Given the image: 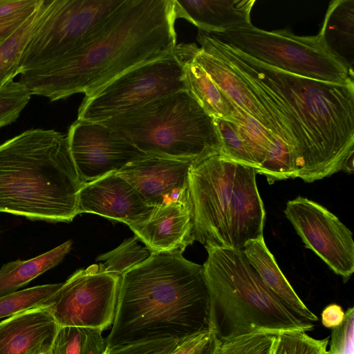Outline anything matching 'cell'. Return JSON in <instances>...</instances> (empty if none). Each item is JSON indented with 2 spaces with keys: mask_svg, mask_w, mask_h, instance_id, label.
Returning a JSON list of instances; mask_svg holds the SVG:
<instances>
[{
  "mask_svg": "<svg viewBox=\"0 0 354 354\" xmlns=\"http://www.w3.org/2000/svg\"><path fill=\"white\" fill-rule=\"evenodd\" d=\"M196 40L246 84L271 131L289 147L296 178L312 183L342 171L354 153V82L330 83L282 71L201 30Z\"/></svg>",
  "mask_w": 354,
  "mask_h": 354,
  "instance_id": "cell-1",
  "label": "cell"
},
{
  "mask_svg": "<svg viewBox=\"0 0 354 354\" xmlns=\"http://www.w3.org/2000/svg\"><path fill=\"white\" fill-rule=\"evenodd\" d=\"M173 0H124L69 53L41 69L20 74L31 95L53 102L91 97L139 65L173 53Z\"/></svg>",
  "mask_w": 354,
  "mask_h": 354,
  "instance_id": "cell-2",
  "label": "cell"
},
{
  "mask_svg": "<svg viewBox=\"0 0 354 354\" xmlns=\"http://www.w3.org/2000/svg\"><path fill=\"white\" fill-rule=\"evenodd\" d=\"M203 266L183 252L151 253L120 277L106 349L144 340L184 339L209 330Z\"/></svg>",
  "mask_w": 354,
  "mask_h": 354,
  "instance_id": "cell-3",
  "label": "cell"
},
{
  "mask_svg": "<svg viewBox=\"0 0 354 354\" xmlns=\"http://www.w3.org/2000/svg\"><path fill=\"white\" fill-rule=\"evenodd\" d=\"M84 184L61 132L32 129L0 145V212L71 222Z\"/></svg>",
  "mask_w": 354,
  "mask_h": 354,
  "instance_id": "cell-4",
  "label": "cell"
},
{
  "mask_svg": "<svg viewBox=\"0 0 354 354\" xmlns=\"http://www.w3.org/2000/svg\"><path fill=\"white\" fill-rule=\"evenodd\" d=\"M209 330L218 341L250 333L314 328L292 313L264 284L242 250L205 248Z\"/></svg>",
  "mask_w": 354,
  "mask_h": 354,
  "instance_id": "cell-5",
  "label": "cell"
},
{
  "mask_svg": "<svg viewBox=\"0 0 354 354\" xmlns=\"http://www.w3.org/2000/svg\"><path fill=\"white\" fill-rule=\"evenodd\" d=\"M100 122L147 155L196 164L221 147L215 119L187 90Z\"/></svg>",
  "mask_w": 354,
  "mask_h": 354,
  "instance_id": "cell-6",
  "label": "cell"
},
{
  "mask_svg": "<svg viewBox=\"0 0 354 354\" xmlns=\"http://www.w3.org/2000/svg\"><path fill=\"white\" fill-rule=\"evenodd\" d=\"M212 35L282 71L330 83L354 82V75L330 50L319 34L298 36L288 28L266 31L250 24Z\"/></svg>",
  "mask_w": 354,
  "mask_h": 354,
  "instance_id": "cell-7",
  "label": "cell"
},
{
  "mask_svg": "<svg viewBox=\"0 0 354 354\" xmlns=\"http://www.w3.org/2000/svg\"><path fill=\"white\" fill-rule=\"evenodd\" d=\"M183 90V62L175 50L124 72L84 97L77 120L101 122Z\"/></svg>",
  "mask_w": 354,
  "mask_h": 354,
  "instance_id": "cell-8",
  "label": "cell"
},
{
  "mask_svg": "<svg viewBox=\"0 0 354 354\" xmlns=\"http://www.w3.org/2000/svg\"><path fill=\"white\" fill-rule=\"evenodd\" d=\"M124 0H50L28 42L19 73L41 69L77 48Z\"/></svg>",
  "mask_w": 354,
  "mask_h": 354,
  "instance_id": "cell-9",
  "label": "cell"
},
{
  "mask_svg": "<svg viewBox=\"0 0 354 354\" xmlns=\"http://www.w3.org/2000/svg\"><path fill=\"white\" fill-rule=\"evenodd\" d=\"M238 163L219 153L193 164L188 196L194 241L205 248H230L228 218Z\"/></svg>",
  "mask_w": 354,
  "mask_h": 354,
  "instance_id": "cell-10",
  "label": "cell"
},
{
  "mask_svg": "<svg viewBox=\"0 0 354 354\" xmlns=\"http://www.w3.org/2000/svg\"><path fill=\"white\" fill-rule=\"evenodd\" d=\"M120 277L101 271L94 264L74 272L43 303L59 327L99 329L112 326L118 303Z\"/></svg>",
  "mask_w": 354,
  "mask_h": 354,
  "instance_id": "cell-11",
  "label": "cell"
},
{
  "mask_svg": "<svg viewBox=\"0 0 354 354\" xmlns=\"http://www.w3.org/2000/svg\"><path fill=\"white\" fill-rule=\"evenodd\" d=\"M284 214L305 247L313 251L344 281L354 272L351 231L328 209L298 196L286 203Z\"/></svg>",
  "mask_w": 354,
  "mask_h": 354,
  "instance_id": "cell-12",
  "label": "cell"
},
{
  "mask_svg": "<svg viewBox=\"0 0 354 354\" xmlns=\"http://www.w3.org/2000/svg\"><path fill=\"white\" fill-rule=\"evenodd\" d=\"M66 136L71 158L84 183L118 172L145 155L100 122L77 120Z\"/></svg>",
  "mask_w": 354,
  "mask_h": 354,
  "instance_id": "cell-13",
  "label": "cell"
},
{
  "mask_svg": "<svg viewBox=\"0 0 354 354\" xmlns=\"http://www.w3.org/2000/svg\"><path fill=\"white\" fill-rule=\"evenodd\" d=\"M189 161L145 154L116 172L127 180L147 205H168L188 196Z\"/></svg>",
  "mask_w": 354,
  "mask_h": 354,
  "instance_id": "cell-14",
  "label": "cell"
},
{
  "mask_svg": "<svg viewBox=\"0 0 354 354\" xmlns=\"http://www.w3.org/2000/svg\"><path fill=\"white\" fill-rule=\"evenodd\" d=\"M153 208L117 173L84 183L78 194V214H95L128 226L147 221Z\"/></svg>",
  "mask_w": 354,
  "mask_h": 354,
  "instance_id": "cell-15",
  "label": "cell"
},
{
  "mask_svg": "<svg viewBox=\"0 0 354 354\" xmlns=\"http://www.w3.org/2000/svg\"><path fill=\"white\" fill-rule=\"evenodd\" d=\"M129 227L151 253L183 252L194 241L189 196L154 207L147 221Z\"/></svg>",
  "mask_w": 354,
  "mask_h": 354,
  "instance_id": "cell-16",
  "label": "cell"
},
{
  "mask_svg": "<svg viewBox=\"0 0 354 354\" xmlns=\"http://www.w3.org/2000/svg\"><path fill=\"white\" fill-rule=\"evenodd\" d=\"M256 175L255 167L238 163L228 218L230 248L243 250L248 241L263 235L266 211Z\"/></svg>",
  "mask_w": 354,
  "mask_h": 354,
  "instance_id": "cell-17",
  "label": "cell"
},
{
  "mask_svg": "<svg viewBox=\"0 0 354 354\" xmlns=\"http://www.w3.org/2000/svg\"><path fill=\"white\" fill-rule=\"evenodd\" d=\"M59 326L45 307L0 322V354H48Z\"/></svg>",
  "mask_w": 354,
  "mask_h": 354,
  "instance_id": "cell-18",
  "label": "cell"
},
{
  "mask_svg": "<svg viewBox=\"0 0 354 354\" xmlns=\"http://www.w3.org/2000/svg\"><path fill=\"white\" fill-rule=\"evenodd\" d=\"M176 19H186L210 34L251 24L255 0H173Z\"/></svg>",
  "mask_w": 354,
  "mask_h": 354,
  "instance_id": "cell-19",
  "label": "cell"
},
{
  "mask_svg": "<svg viewBox=\"0 0 354 354\" xmlns=\"http://www.w3.org/2000/svg\"><path fill=\"white\" fill-rule=\"evenodd\" d=\"M242 250L264 284L292 313L305 322L317 321L285 277L263 235L248 241Z\"/></svg>",
  "mask_w": 354,
  "mask_h": 354,
  "instance_id": "cell-20",
  "label": "cell"
},
{
  "mask_svg": "<svg viewBox=\"0 0 354 354\" xmlns=\"http://www.w3.org/2000/svg\"><path fill=\"white\" fill-rule=\"evenodd\" d=\"M197 48L198 46L194 43H181L176 46V52L183 62L185 89L209 115L214 118L232 121V103L194 59Z\"/></svg>",
  "mask_w": 354,
  "mask_h": 354,
  "instance_id": "cell-21",
  "label": "cell"
},
{
  "mask_svg": "<svg viewBox=\"0 0 354 354\" xmlns=\"http://www.w3.org/2000/svg\"><path fill=\"white\" fill-rule=\"evenodd\" d=\"M193 58L236 106L272 132L260 104L237 73L224 59L201 46H198Z\"/></svg>",
  "mask_w": 354,
  "mask_h": 354,
  "instance_id": "cell-22",
  "label": "cell"
},
{
  "mask_svg": "<svg viewBox=\"0 0 354 354\" xmlns=\"http://www.w3.org/2000/svg\"><path fill=\"white\" fill-rule=\"evenodd\" d=\"M319 34L354 75V0L330 1Z\"/></svg>",
  "mask_w": 354,
  "mask_h": 354,
  "instance_id": "cell-23",
  "label": "cell"
},
{
  "mask_svg": "<svg viewBox=\"0 0 354 354\" xmlns=\"http://www.w3.org/2000/svg\"><path fill=\"white\" fill-rule=\"evenodd\" d=\"M71 241L32 259L5 263L0 269V297L17 292L30 281L54 268L70 252Z\"/></svg>",
  "mask_w": 354,
  "mask_h": 354,
  "instance_id": "cell-24",
  "label": "cell"
},
{
  "mask_svg": "<svg viewBox=\"0 0 354 354\" xmlns=\"http://www.w3.org/2000/svg\"><path fill=\"white\" fill-rule=\"evenodd\" d=\"M50 0H43L35 12L0 44V87L19 74L24 50L44 17Z\"/></svg>",
  "mask_w": 354,
  "mask_h": 354,
  "instance_id": "cell-25",
  "label": "cell"
},
{
  "mask_svg": "<svg viewBox=\"0 0 354 354\" xmlns=\"http://www.w3.org/2000/svg\"><path fill=\"white\" fill-rule=\"evenodd\" d=\"M99 329L60 327L48 354H104L106 344Z\"/></svg>",
  "mask_w": 354,
  "mask_h": 354,
  "instance_id": "cell-26",
  "label": "cell"
},
{
  "mask_svg": "<svg viewBox=\"0 0 354 354\" xmlns=\"http://www.w3.org/2000/svg\"><path fill=\"white\" fill-rule=\"evenodd\" d=\"M232 102V101H231ZM233 105V119L238 132L258 169L276 136L241 109Z\"/></svg>",
  "mask_w": 354,
  "mask_h": 354,
  "instance_id": "cell-27",
  "label": "cell"
},
{
  "mask_svg": "<svg viewBox=\"0 0 354 354\" xmlns=\"http://www.w3.org/2000/svg\"><path fill=\"white\" fill-rule=\"evenodd\" d=\"M135 235L124 241L118 247L99 255L96 261L104 263L99 265L102 272L121 277L124 272L139 264L150 255L146 247L138 243Z\"/></svg>",
  "mask_w": 354,
  "mask_h": 354,
  "instance_id": "cell-28",
  "label": "cell"
},
{
  "mask_svg": "<svg viewBox=\"0 0 354 354\" xmlns=\"http://www.w3.org/2000/svg\"><path fill=\"white\" fill-rule=\"evenodd\" d=\"M256 171L257 174L264 176L270 185L278 180L296 178L292 152L280 138L274 137L264 160Z\"/></svg>",
  "mask_w": 354,
  "mask_h": 354,
  "instance_id": "cell-29",
  "label": "cell"
},
{
  "mask_svg": "<svg viewBox=\"0 0 354 354\" xmlns=\"http://www.w3.org/2000/svg\"><path fill=\"white\" fill-rule=\"evenodd\" d=\"M63 283L34 286L0 297V319L42 306L62 286Z\"/></svg>",
  "mask_w": 354,
  "mask_h": 354,
  "instance_id": "cell-30",
  "label": "cell"
},
{
  "mask_svg": "<svg viewBox=\"0 0 354 354\" xmlns=\"http://www.w3.org/2000/svg\"><path fill=\"white\" fill-rule=\"evenodd\" d=\"M328 340L313 338L303 330L282 332L275 335L270 354H328Z\"/></svg>",
  "mask_w": 354,
  "mask_h": 354,
  "instance_id": "cell-31",
  "label": "cell"
},
{
  "mask_svg": "<svg viewBox=\"0 0 354 354\" xmlns=\"http://www.w3.org/2000/svg\"><path fill=\"white\" fill-rule=\"evenodd\" d=\"M21 82L10 81L0 87V128L14 122L31 97Z\"/></svg>",
  "mask_w": 354,
  "mask_h": 354,
  "instance_id": "cell-32",
  "label": "cell"
},
{
  "mask_svg": "<svg viewBox=\"0 0 354 354\" xmlns=\"http://www.w3.org/2000/svg\"><path fill=\"white\" fill-rule=\"evenodd\" d=\"M274 336L257 333L218 340L214 354H270Z\"/></svg>",
  "mask_w": 354,
  "mask_h": 354,
  "instance_id": "cell-33",
  "label": "cell"
},
{
  "mask_svg": "<svg viewBox=\"0 0 354 354\" xmlns=\"http://www.w3.org/2000/svg\"><path fill=\"white\" fill-rule=\"evenodd\" d=\"M214 119L221 138L219 154L225 158L257 169V165L244 145L235 124L225 120Z\"/></svg>",
  "mask_w": 354,
  "mask_h": 354,
  "instance_id": "cell-34",
  "label": "cell"
},
{
  "mask_svg": "<svg viewBox=\"0 0 354 354\" xmlns=\"http://www.w3.org/2000/svg\"><path fill=\"white\" fill-rule=\"evenodd\" d=\"M180 340L162 338L135 342L106 348L104 354H170Z\"/></svg>",
  "mask_w": 354,
  "mask_h": 354,
  "instance_id": "cell-35",
  "label": "cell"
},
{
  "mask_svg": "<svg viewBox=\"0 0 354 354\" xmlns=\"http://www.w3.org/2000/svg\"><path fill=\"white\" fill-rule=\"evenodd\" d=\"M38 6L36 8L22 11L12 16L1 19L0 44L5 39H6L10 35H12L16 30H17L19 27L35 12V10L38 8Z\"/></svg>",
  "mask_w": 354,
  "mask_h": 354,
  "instance_id": "cell-36",
  "label": "cell"
},
{
  "mask_svg": "<svg viewBox=\"0 0 354 354\" xmlns=\"http://www.w3.org/2000/svg\"><path fill=\"white\" fill-rule=\"evenodd\" d=\"M42 0H0V19L36 8Z\"/></svg>",
  "mask_w": 354,
  "mask_h": 354,
  "instance_id": "cell-37",
  "label": "cell"
},
{
  "mask_svg": "<svg viewBox=\"0 0 354 354\" xmlns=\"http://www.w3.org/2000/svg\"><path fill=\"white\" fill-rule=\"evenodd\" d=\"M212 332L205 330L180 340L170 354H194L210 337Z\"/></svg>",
  "mask_w": 354,
  "mask_h": 354,
  "instance_id": "cell-38",
  "label": "cell"
},
{
  "mask_svg": "<svg viewBox=\"0 0 354 354\" xmlns=\"http://www.w3.org/2000/svg\"><path fill=\"white\" fill-rule=\"evenodd\" d=\"M218 339L212 333L209 339L194 354H214Z\"/></svg>",
  "mask_w": 354,
  "mask_h": 354,
  "instance_id": "cell-39",
  "label": "cell"
},
{
  "mask_svg": "<svg viewBox=\"0 0 354 354\" xmlns=\"http://www.w3.org/2000/svg\"><path fill=\"white\" fill-rule=\"evenodd\" d=\"M353 153H351L345 160L342 171L352 174L353 171Z\"/></svg>",
  "mask_w": 354,
  "mask_h": 354,
  "instance_id": "cell-40",
  "label": "cell"
}]
</instances>
